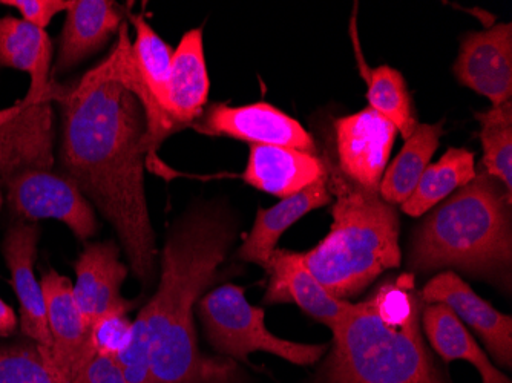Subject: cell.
Listing matches in <instances>:
<instances>
[{"label":"cell","instance_id":"d4e9b609","mask_svg":"<svg viewBox=\"0 0 512 383\" xmlns=\"http://www.w3.org/2000/svg\"><path fill=\"white\" fill-rule=\"evenodd\" d=\"M476 175L473 152L450 148L437 163L425 169L413 194L402 204V210L410 217H422L451 192L467 186Z\"/></svg>","mask_w":512,"mask_h":383},{"label":"cell","instance_id":"836d02e7","mask_svg":"<svg viewBox=\"0 0 512 383\" xmlns=\"http://www.w3.org/2000/svg\"><path fill=\"white\" fill-rule=\"evenodd\" d=\"M0 204H2V201H0Z\"/></svg>","mask_w":512,"mask_h":383},{"label":"cell","instance_id":"8fae6325","mask_svg":"<svg viewBox=\"0 0 512 383\" xmlns=\"http://www.w3.org/2000/svg\"><path fill=\"white\" fill-rule=\"evenodd\" d=\"M40 285L53 341L51 356L57 383H74L83 365L97 351L92 328L77 305L71 279L50 269L43 273Z\"/></svg>","mask_w":512,"mask_h":383},{"label":"cell","instance_id":"4dcf8cb0","mask_svg":"<svg viewBox=\"0 0 512 383\" xmlns=\"http://www.w3.org/2000/svg\"><path fill=\"white\" fill-rule=\"evenodd\" d=\"M69 4L71 2L68 0H2L0 2V5L16 8L22 20L43 31L57 14L68 10Z\"/></svg>","mask_w":512,"mask_h":383},{"label":"cell","instance_id":"ac0fdd59","mask_svg":"<svg viewBox=\"0 0 512 383\" xmlns=\"http://www.w3.org/2000/svg\"><path fill=\"white\" fill-rule=\"evenodd\" d=\"M123 25V10L111 0H73L66 10L54 73H63L102 50Z\"/></svg>","mask_w":512,"mask_h":383},{"label":"cell","instance_id":"30bf717a","mask_svg":"<svg viewBox=\"0 0 512 383\" xmlns=\"http://www.w3.org/2000/svg\"><path fill=\"white\" fill-rule=\"evenodd\" d=\"M398 129L373 109L335 122L336 166L347 180L378 192Z\"/></svg>","mask_w":512,"mask_h":383},{"label":"cell","instance_id":"9c48e42d","mask_svg":"<svg viewBox=\"0 0 512 383\" xmlns=\"http://www.w3.org/2000/svg\"><path fill=\"white\" fill-rule=\"evenodd\" d=\"M194 128L212 137H230L252 145L278 146L319 155L315 140L301 123L269 103L246 106L218 103L209 108Z\"/></svg>","mask_w":512,"mask_h":383},{"label":"cell","instance_id":"52a82bcc","mask_svg":"<svg viewBox=\"0 0 512 383\" xmlns=\"http://www.w3.org/2000/svg\"><path fill=\"white\" fill-rule=\"evenodd\" d=\"M5 184L8 204L17 217L62 221L76 238L85 243L96 235L94 207L65 175L31 169L14 175Z\"/></svg>","mask_w":512,"mask_h":383},{"label":"cell","instance_id":"cb8c5ba5","mask_svg":"<svg viewBox=\"0 0 512 383\" xmlns=\"http://www.w3.org/2000/svg\"><path fill=\"white\" fill-rule=\"evenodd\" d=\"M444 134V122L436 125H417L404 148L384 172L379 195L388 204H404L416 189L431 157L439 148L440 135Z\"/></svg>","mask_w":512,"mask_h":383},{"label":"cell","instance_id":"6da1fadb","mask_svg":"<svg viewBox=\"0 0 512 383\" xmlns=\"http://www.w3.org/2000/svg\"><path fill=\"white\" fill-rule=\"evenodd\" d=\"M145 111L105 63L63 95L60 163L119 236L135 278L154 282L157 246L145 190Z\"/></svg>","mask_w":512,"mask_h":383},{"label":"cell","instance_id":"f1b7e54d","mask_svg":"<svg viewBox=\"0 0 512 383\" xmlns=\"http://www.w3.org/2000/svg\"><path fill=\"white\" fill-rule=\"evenodd\" d=\"M0 383H57L50 365L31 339L0 341Z\"/></svg>","mask_w":512,"mask_h":383},{"label":"cell","instance_id":"5bb4252c","mask_svg":"<svg viewBox=\"0 0 512 383\" xmlns=\"http://www.w3.org/2000/svg\"><path fill=\"white\" fill-rule=\"evenodd\" d=\"M453 73L459 83L486 97L493 106L511 100V23H497L463 37Z\"/></svg>","mask_w":512,"mask_h":383},{"label":"cell","instance_id":"44dd1931","mask_svg":"<svg viewBox=\"0 0 512 383\" xmlns=\"http://www.w3.org/2000/svg\"><path fill=\"white\" fill-rule=\"evenodd\" d=\"M53 43L46 31L13 16L0 17V66L30 74L27 97L53 92Z\"/></svg>","mask_w":512,"mask_h":383},{"label":"cell","instance_id":"603a6c76","mask_svg":"<svg viewBox=\"0 0 512 383\" xmlns=\"http://www.w3.org/2000/svg\"><path fill=\"white\" fill-rule=\"evenodd\" d=\"M109 76L117 82L122 83L126 89L137 97L138 102L145 111L146 126V143H148L149 157L152 158L157 151L158 146L174 132L180 131V125L175 122L174 118L158 105L154 95L149 91L146 83L138 74L135 68L134 60L131 53V39H129L128 23L123 22L122 28L119 30V39L115 43L112 53L103 60Z\"/></svg>","mask_w":512,"mask_h":383},{"label":"cell","instance_id":"7c38bea8","mask_svg":"<svg viewBox=\"0 0 512 383\" xmlns=\"http://www.w3.org/2000/svg\"><path fill=\"white\" fill-rule=\"evenodd\" d=\"M74 298L89 327L111 316L128 315L134 302L123 298L122 287L128 266L120 259L115 241L86 243L74 262Z\"/></svg>","mask_w":512,"mask_h":383},{"label":"cell","instance_id":"7a4b0ae2","mask_svg":"<svg viewBox=\"0 0 512 383\" xmlns=\"http://www.w3.org/2000/svg\"><path fill=\"white\" fill-rule=\"evenodd\" d=\"M235 238L226 213L206 207L184 215L166 239L157 292L135 318L148 331L155 383H241L234 359L201 353L194 319Z\"/></svg>","mask_w":512,"mask_h":383},{"label":"cell","instance_id":"4316f807","mask_svg":"<svg viewBox=\"0 0 512 383\" xmlns=\"http://www.w3.org/2000/svg\"><path fill=\"white\" fill-rule=\"evenodd\" d=\"M482 126L480 141L483 148V167L486 174L496 178L512 198V102L477 112Z\"/></svg>","mask_w":512,"mask_h":383},{"label":"cell","instance_id":"5b68a950","mask_svg":"<svg viewBox=\"0 0 512 383\" xmlns=\"http://www.w3.org/2000/svg\"><path fill=\"white\" fill-rule=\"evenodd\" d=\"M421 310L401 322L379 316L371 299L332 328L324 383H447L421 336Z\"/></svg>","mask_w":512,"mask_h":383},{"label":"cell","instance_id":"1f68e13d","mask_svg":"<svg viewBox=\"0 0 512 383\" xmlns=\"http://www.w3.org/2000/svg\"><path fill=\"white\" fill-rule=\"evenodd\" d=\"M74 383H128L114 354L96 353L89 357Z\"/></svg>","mask_w":512,"mask_h":383},{"label":"cell","instance_id":"4fadbf2b","mask_svg":"<svg viewBox=\"0 0 512 383\" xmlns=\"http://www.w3.org/2000/svg\"><path fill=\"white\" fill-rule=\"evenodd\" d=\"M39 238V227L17 221L5 235L2 255L11 273L14 292L19 299V324L22 333L25 334V338L39 345L56 379L53 356H51L53 341H51L50 327L46 319L45 298H43L42 285L37 282L36 273H34Z\"/></svg>","mask_w":512,"mask_h":383},{"label":"cell","instance_id":"ba28073f","mask_svg":"<svg viewBox=\"0 0 512 383\" xmlns=\"http://www.w3.org/2000/svg\"><path fill=\"white\" fill-rule=\"evenodd\" d=\"M54 91L25 97L14 108L0 112V177L8 181L31 169L53 167Z\"/></svg>","mask_w":512,"mask_h":383},{"label":"cell","instance_id":"e0dca14e","mask_svg":"<svg viewBox=\"0 0 512 383\" xmlns=\"http://www.w3.org/2000/svg\"><path fill=\"white\" fill-rule=\"evenodd\" d=\"M322 177H327L322 155L261 145L250 146L243 174L247 184L279 198L292 197Z\"/></svg>","mask_w":512,"mask_h":383},{"label":"cell","instance_id":"277c9868","mask_svg":"<svg viewBox=\"0 0 512 383\" xmlns=\"http://www.w3.org/2000/svg\"><path fill=\"white\" fill-rule=\"evenodd\" d=\"M486 172L425 218L411 243V269L456 267L474 275L509 279L512 261L511 201Z\"/></svg>","mask_w":512,"mask_h":383},{"label":"cell","instance_id":"484cf974","mask_svg":"<svg viewBox=\"0 0 512 383\" xmlns=\"http://www.w3.org/2000/svg\"><path fill=\"white\" fill-rule=\"evenodd\" d=\"M129 19H131L135 30V39L134 42H131L135 68L149 91L154 95L158 105L171 115L169 112V77H171L174 50L152 30L145 16L131 14Z\"/></svg>","mask_w":512,"mask_h":383},{"label":"cell","instance_id":"d6986e66","mask_svg":"<svg viewBox=\"0 0 512 383\" xmlns=\"http://www.w3.org/2000/svg\"><path fill=\"white\" fill-rule=\"evenodd\" d=\"M332 198L327 174V177L319 178L298 194L283 198L276 206L258 210L252 230L238 249V256L264 269L283 233L307 213L327 206Z\"/></svg>","mask_w":512,"mask_h":383},{"label":"cell","instance_id":"9a60e30c","mask_svg":"<svg viewBox=\"0 0 512 383\" xmlns=\"http://www.w3.org/2000/svg\"><path fill=\"white\" fill-rule=\"evenodd\" d=\"M419 296L428 304L447 305L460 321L467 322L479 334L497 364L511 368V316L502 315L493 305L477 296L459 275L444 272L434 276Z\"/></svg>","mask_w":512,"mask_h":383},{"label":"cell","instance_id":"2e32d148","mask_svg":"<svg viewBox=\"0 0 512 383\" xmlns=\"http://www.w3.org/2000/svg\"><path fill=\"white\" fill-rule=\"evenodd\" d=\"M264 270L269 276L266 304L293 302L307 315L332 330L353 310L355 304L335 298L324 285L302 266L296 252L275 249Z\"/></svg>","mask_w":512,"mask_h":383},{"label":"cell","instance_id":"7402d4cb","mask_svg":"<svg viewBox=\"0 0 512 383\" xmlns=\"http://www.w3.org/2000/svg\"><path fill=\"white\" fill-rule=\"evenodd\" d=\"M422 325L431 345L444 361H467L476 367L482 383H511L486 357L465 325L444 304H430L422 313Z\"/></svg>","mask_w":512,"mask_h":383},{"label":"cell","instance_id":"8992f818","mask_svg":"<svg viewBox=\"0 0 512 383\" xmlns=\"http://www.w3.org/2000/svg\"><path fill=\"white\" fill-rule=\"evenodd\" d=\"M198 316L211 347L235 361L247 362L250 354L264 351L307 367L316 364L327 351L325 344H299L270 333L263 308L250 305L240 285H220L204 295L198 301Z\"/></svg>","mask_w":512,"mask_h":383},{"label":"cell","instance_id":"ffe728a7","mask_svg":"<svg viewBox=\"0 0 512 383\" xmlns=\"http://www.w3.org/2000/svg\"><path fill=\"white\" fill-rule=\"evenodd\" d=\"M209 89L203 30L194 28L181 37L172 54L169 77V112L181 128L192 125L203 114Z\"/></svg>","mask_w":512,"mask_h":383},{"label":"cell","instance_id":"83f0119b","mask_svg":"<svg viewBox=\"0 0 512 383\" xmlns=\"http://www.w3.org/2000/svg\"><path fill=\"white\" fill-rule=\"evenodd\" d=\"M367 100L370 109L388 120L407 140L417 122L404 77L390 66H378L368 74Z\"/></svg>","mask_w":512,"mask_h":383},{"label":"cell","instance_id":"3957f363","mask_svg":"<svg viewBox=\"0 0 512 383\" xmlns=\"http://www.w3.org/2000/svg\"><path fill=\"white\" fill-rule=\"evenodd\" d=\"M324 158L335 198L332 227L315 249L296 255L325 289L344 301L401 264L399 217L378 192L356 186L335 161Z\"/></svg>","mask_w":512,"mask_h":383},{"label":"cell","instance_id":"f546056e","mask_svg":"<svg viewBox=\"0 0 512 383\" xmlns=\"http://www.w3.org/2000/svg\"><path fill=\"white\" fill-rule=\"evenodd\" d=\"M132 322L126 315L111 316L103 319L92 327V342L100 353L114 354L117 356L120 350L128 344L131 336Z\"/></svg>","mask_w":512,"mask_h":383},{"label":"cell","instance_id":"d6a6232c","mask_svg":"<svg viewBox=\"0 0 512 383\" xmlns=\"http://www.w3.org/2000/svg\"><path fill=\"white\" fill-rule=\"evenodd\" d=\"M19 319H17L16 311L0 298V339H8L16 334Z\"/></svg>","mask_w":512,"mask_h":383}]
</instances>
